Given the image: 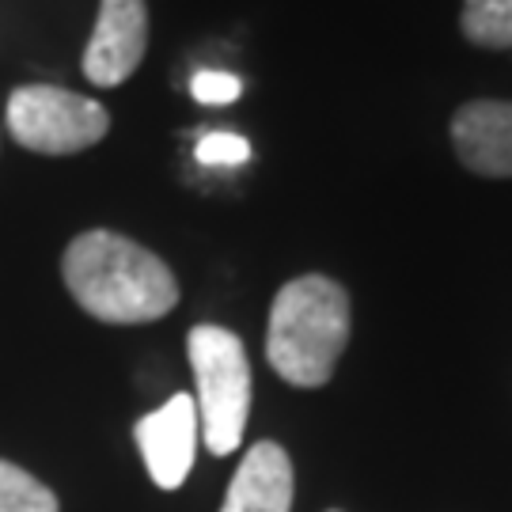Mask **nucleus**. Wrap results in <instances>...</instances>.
Listing matches in <instances>:
<instances>
[{"instance_id": "obj_12", "label": "nucleus", "mask_w": 512, "mask_h": 512, "mask_svg": "<svg viewBox=\"0 0 512 512\" xmlns=\"http://www.w3.org/2000/svg\"><path fill=\"white\" fill-rule=\"evenodd\" d=\"M194 152H198V160L209 167H236L251 156V145H247V137H239V133H205Z\"/></svg>"}, {"instance_id": "obj_13", "label": "nucleus", "mask_w": 512, "mask_h": 512, "mask_svg": "<svg viewBox=\"0 0 512 512\" xmlns=\"http://www.w3.org/2000/svg\"><path fill=\"white\" fill-rule=\"evenodd\" d=\"M334 512H338V509H334Z\"/></svg>"}, {"instance_id": "obj_2", "label": "nucleus", "mask_w": 512, "mask_h": 512, "mask_svg": "<svg viewBox=\"0 0 512 512\" xmlns=\"http://www.w3.org/2000/svg\"><path fill=\"white\" fill-rule=\"evenodd\" d=\"M349 342V296L338 281L304 274L277 293L266 330L270 368L293 387H323Z\"/></svg>"}, {"instance_id": "obj_1", "label": "nucleus", "mask_w": 512, "mask_h": 512, "mask_svg": "<svg viewBox=\"0 0 512 512\" xmlns=\"http://www.w3.org/2000/svg\"><path fill=\"white\" fill-rule=\"evenodd\" d=\"M61 274L80 308L118 327L164 319L179 304V281L164 258L107 228L76 236L65 247Z\"/></svg>"}, {"instance_id": "obj_7", "label": "nucleus", "mask_w": 512, "mask_h": 512, "mask_svg": "<svg viewBox=\"0 0 512 512\" xmlns=\"http://www.w3.org/2000/svg\"><path fill=\"white\" fill-rule=\"evenodd\" d=\"M293 459L274 440H258L239 459L220 512H293Z\"/></svg>"}, {"instance_id": "obj_11", "label": "nucleus", "mask_w": 512, "mask_h": 512, "mask_svg": "<svg viewBox=\"0 0 512 512\" xmlns=\"http://www.w3.org/2000/svg\"><path fill=\"white\" fill-rule=\"evenodd\" d=\"M190 95L205 107H224V103H236L243 95V80L232 73H220V69H202L190 80Z\"/></svg>"}, {"instance_id": "obj_3", "label": "nucleus", "mask_w": 512, "mask_h": 512, "mask_svg": "<svg viewBox=\"0 0 512 512\" xmlns=\"http://www.w3.org/2000/svg\"><path fill=\"white\" fill-rule=\"evenodd\" d=\"M190 368H194V406L202 440L213 456H232L251 414V365L247 349L232 330L202 323L186 338Z\"/></svg>"}, {"instance_id": "obj_9", "label": "nucleus", "mask_w": 512, "mask_h": 512, "mask_svg": "<svg viewBox=\"0 0 512 512\" xmlns=\"http://www.w3.org/2000/svg\"><path fill=\"white\" fill-rule=\"evenodd\" d=\"M463 35L486 50H512V0H463Z\"/></svg>"}, {"instance_id": "obj_10", "label": "nucleus", "mask_w": 512, "mask_h": 512, "mask_svg": "<svg viewBox=\"0 0 512 512\" xmlns=\"http://www.w3.org/2000/svg\"><path fill=\"white\" fill-rule=\"evenodd\" d=\"M0 512H57V497L35 475L0 459Z\"/></svg>"}, {"instance_id": "obj_6", "label": "nucleus", "mask_w": 512, "mask_h": 512, "mask_svg": "<svg viewBox=\"0 0 512 512\" xmlns=\"http://www.w3.org/2000/svg\"><path fill=\"white\" fill-rule=\"evenodd\" d=\"M148 50L145 0H99L95 31L84 50V76L95 88H118L137 73Z\"/></svg>"}, {"instance_id": "obj_8", "label": "nucleus", "mask_w": 512, "mask_h": 512, "mask_svg": "<svg viewBox=\"0 0 512 512\" xmlns=\"http://www.w3.org/2000/svg\"><path fill=\"white\" fill-rule=\"evenodd\" d=\"M452 145L459 160L490 179H512V103L478 99L456 110Z\"/></svg>"}, {"instance_id": "obj_5", "label": "nucleus", "mask_w": 512, "mask_h": 512, "mask_svg": "<svg viewBox=\"0 0 512 512\" xmlns=\"http://www.w3.org/2000/svg\"><path fill=\"white\" fill-rule=\"evenodd\" d=\"M141 459H145L148 475L160 490H179L194 467L198 456V437H202V425H198V406L194 395H171L160 410H152L137 421L133 429Z\"/></svg>"}, {"instance_id": "obj_4", "label": "nucleus", "mask_w": 512, "mask_h": 512, "mask_svg": "<svg viewBox=\"0 0 512 512\" xmlns=\"http://www.w3.org/2000/svg\"><path fill=\"white\" fill-rule=\"evenodd\" d=\"M8 133L19 148L38 156H73L99 145L110 129L103 103L88 95L50 88V84H23L8 95Z\"/></svg>"}]
</instances>
